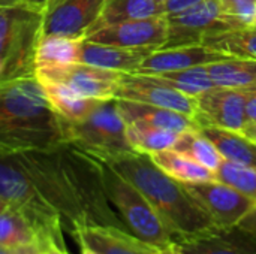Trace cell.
I'll use <instances>...</instances> for the list:
<instances>
[{
	"label": "cell",
	"mask_w": 256,
	"mask_h": 254,
	"mask_svg": "<svg viewBox=\"0 0 256 254\" xmlns=\"http://www.w3.org/2000/svg\"><path fill=\"white\" fill-rule=\"evenodd\" d=\"M158 1H159V3H165L166 0H158Z\"/></svg>",
	"instance_id": "obj_44"
},
{
	"label": "cell",
	"mask_w": 256,
	"mask_h": 254,
	"mask_svg": "<svg viewBox=\"0 0 256 254\" xmlns=\"http://www.w3.org/2000/svg\"><path fill=\"white\" fill-rule=\"evenodd\" d=\"M200 132L213 142L225 160L256 169V142L242 132L214 126H200Z\"/></svg>",
	"instance_id": "obj_20"
},
{
	"label": "cell",
	"mask_w": 256,
	"mask_h": 254,
	"mask_svg": "<svg viewBox=\"0 0 256 254\" xmlns=\"http://www.w3.org/2000/svg\"><path fill=\"white\" fill-rule=\"evenodd\" d=\"M44 10L0 6V82L34 76L36 49L42 37Z\"/></svg>",
	"instance_id": "obj_4"
},
{
	"label": "cell",
	"mask_w": 256,
	"mask_h": 254,
	"mask_svg": "<svg viewBox=\"0 0 256 254\" xmlns=\"http://www.w3.org/2000/svg\"><path fill=\"white\" fill-rule=\"evenodd\" d=\"M153 162L174 180L190 184V183H204L216 180V174L188 156L176 150H164L154 154H150Z\"/></svg>",
	"instance_id": "obj_24"
},
{
	"label": "cell",
	"mask_w": 256,
	"mask_h": 254,
	"mask_svg": "<svg viewBox=\"0 0 256 254\" xmlns=\"http://www.w3.org/2000/svg\"><path fill=\"white\" fill-rule=\"evenodd\" d=\"M84 39L122 48L156 51L165 46L168 40V16L158 15L105 25L92 30Z\"/></svg>",
	"instance_id": "obj_10"
},
{
	"label": "cell",
	"mask_w": 256,
	"mask_h": 254,
	"mask_svg": "<svg viewBox=\"0 0 256 254\" xmlns=\"http://www.w3.org/2000/svg\"><path fill=\"white\" fill-rule=\"evenodd\" d=\"M166 16L168 40L165 46L201 43L207 34L242 27L224 13L219 0H202L182 13Z\"/></svg>",
	"instance_id": "obj_8"
},
{
	"label": "cell",
	"mask_w": 256,
	"mask_h": 254,
	"mask_svg": "<svg viewBox=\"0 0 256 254\" xmlns=\"http://www.w3.org/2000/svg\"><path fill=\"white\" fill-rule=\"evenodd\" d=\"M158 254H184V253H183L182 250H178V249L176 247V244H172V246H170V247L160 249Z\"/></svg>",
	"instance_id": "obj_39"
},
{
	"label": "cell",
	"mask_w": 256,
	"mask_h": 254,
	"mask_svg": "<svg viewBox=\"0 0 256 254\" xmlns=\"http://www.w3.org/2000/svg\"><path fill=\"white\" fill-rule=\"evenodd\" d=\"M231 55L213 49L204 43H190L178 46H164L152 51L141 63L136 73L153 75L160 72H174L190 69L196 66H206L214 61L230 58Z\"/></svg>",
	"instance_id": "obj_16"
},
{
	"label": "cell",
	"mask_w": 256,
	"mask_h": 254,
	"mask_svg": "<svg viewBox=\"0 0 256 254\" xmlns=\"http://www.w3.org/2000/svg\"><path fill=\"white\" fill-rule=\"evenodd\" d=\"M99 163L104 192L118 213L122 225L135 237L159 249L172 246L176 237L144 195L110 165L100 160Z\"/></svg>",
	"instance_id": "obj_5"
},
{
	"label": "cell",
	"mask_w": 256,
	"mask_h": 254,
	"mask_svg": "<svg viewBox=\"0 0 256 254\" xmlns=\"http://www.w3.org/2000/svg\"><path fill=\"white\" fill-rule=\"evenodd\" d=\"M177 132L152 127L146 124H126V136L130 147L144 154H154L164 150H171L177 139Z\"/></svg>",
	"instance_id": "obj_28"
},
{
	"label": "cell",
	"mask_w": 256,
	"mask_h": 254,
	"mask_svg": "<svg viewBox=\"0 0 256 254\" xmlns=\"http://www.w3.org/2000/svg\"><path fill=\"white\" fill-rule=\"evenodd\" d=\"M226 16L237 21L242 27L254 25L256 16V0H219Z\"/></svg>",
	"instance_id": "obj_31"
},
{
	"label": "cell",
	"mask_w": 256,
	"mask_h": 254,
	"mask_svg": "<svg viewBox=\"0 0 256 254\" xmlns=\"http://www.w3.org/2000/svg\"><path fill=\"white\" fill-rule=\"evenodd\" d=\"M171 150H176V151L188 156L189 159L195 160L196 163L202 165L204 168H207L213 172H216L218 168L220 166V163L224 162L222 154L218 151V148L213 145V142L200 132V129L186 130V132L180 133L176 145Z\"/></svg>",
	"instance_id": "obj_27"
},
{
	"label": "cell",
	"mask_w": 256,
	"mask_h": 254,
	"mask_svg": "<svg viewBox=\"0 0 256 254\" xmlns=\"http://www.w3.org/2000/svg\"><path fill=\"white\" fill-rule=\"evenodd\" d=\"M158 15H165L164 3H159L158 0H106L90 31L123 21L152 18Z\"/></svg>",
	"instance_id": "obj_22"
},
{
	"label": "cell",
	"mask_w": 256,
	"mask_h": 254,
	"mask_svg": "<svg viewBox=\"0 0 256 254\" xmlns=\"http://www.w3.org/2000/svg\"><path fill=\"white\" fill-rule=\"evenodd\" d=\"M14 254H45V247L30 246V247H24V249H16Z\"/></svg>",
	"instance_id": "obj_36"
},
{
	"label": "cell",
	"mask_w": 256,
	"mask_h": 254,
	"mask_svg": "<svg viewBox=\"0 0 256 254\" xmlns=\"http://www.w3.org/2000/svg\"><path fill=\"white\" fill-rule=\"evenodd\" d=\"M246 121L256 123V87L246 88Z\"/></svg>",
	"instance_id": "obj_33"
},
{
	"label": "cell",
	"mask_w": 256,
	"mask_h": 254,
	"mask_svg": "<svg viewBox=\"0 0 256 254\" xmlns=\"http://www.w3.org/2000/svg\"><path fill=\"white\" fill-rule=\"evenodd\" d=\"M116 99L148 103L159 108L177 111L194 118L198 112L196 97L184 94L154 79L153 76L142 73H124Z\"/></svg>",
	"instance_id": "obj_11"
},
{
	"label": "cell",
	"mask_w": 256,
	"mask_h": 254,
	"mask_svg": "<svg viewBox=\"0 0 256 254\" xmlns=\"http://www.w3.org/2000/svg\"><path fill=\"white\" fill-rule=\"evenodd\" d=\"M201 43L231 57L256 60V24L207 34Z\"/></svg>",
	"instance_id": "obj_26"
},
{
	"label": "cell",
	"mask_w": 256,
	"mask_h": 254,
	"mask_svg": "<svg viewBox=\"0 0 256 254\" xmlns=\"http://www.w3.org/2000/svg\"><path fill=\"white\" fill-rule=\"evenodd\" d=\"M206 69L216 87L250 88L256 87V60L230 57L206 64Z\"/></svg>",
	"instance_id": "obj_23"
},
{
	"label": "cell",
	"mask_w": 256,
	"mask_h": 254,
	"mask_svg": "<svg viewBox=\"0 0 256 254\" xmlns=\"http://www.w3.org/2000/svg\"><path fill=\"white\" fill-rule=\"evenodd\" d=\"M2 69H3V66H2V60H0V76H2Z\"/></svg>",
	"instance_id": "obj_43"
},
{
	"label": "cell",
	"mask_w": 256,
	"mask_h": 254,
	"mask_svg": "<svg viewBox=\"0 0 256 254\" xmlns=\"http://www.w3.org/2000/svg\"><path fill=\"white\" fill-rule=\"evenodd\" d=\"M202 0H166L164 3V9H165V15H176V13H182L190 7H194L195 4H198Z\"/></svg>",
	"instance_id": "obj_32"
},
{
	"label": "cell",
	"mask_w": 256,
	"mask_h": 254,
	"mask_svg": "<svg viewBox=\"0 0 256 254\" xmlns=\"http://www.w3.org/2000/svg\"><path fill=\"white\" fill-rule=\"evenodd\" d=\"M200 126L243 132L246 126V88L214 87L196 97Z\"/></svg>",
	"instance_id": "obj_13"
},
{
	"label": "cell",
	"mask_w": 256,
	"mask_h": 254,
	"mask_svg": "<svg viewBox=\"0 0 256 254\" xmlns=\"http://www.w3.org/2000/svg\"><path fill=\"white\" fill-rule=\"evenodd\" d=\"M68 139L102 162L135 151L128 141L126 123L120 114L117 99L102 100L81 121H69Z\"/></svg>",
	"instance_id": "obj_6"
},
{
	"label": "cell",
	"mask_w": 256,
	"mask_h": 254,
	"mask_svg": "<svg viewBox=\"0 0 256 254\" xmlns=\"http://www.w3.org/2000/svg\"><path fill=\"white\" fill-rule=\"evenodd\" d=\"M184 254H256V232L243 226L210 228L196 235L176 240Z\"/></svg>",
	"instance_id": "obj_14"
},
{
	"label": "cell",
	"mask_w": 256,
	"mask_h": 254,
	"mask_svg": "<svg viewBox=\"0 0 256 254\" xmlns=\"http://www.w3.org/2000/svg\"><path fill=\"white\" fill-rule=\"evenodd\" d=\"M123 75V72L108 70L80 61L66 66L38 67L34 70L38 81L58 82L82 97L99 100L116 99Z\"/></svg>",
	"instance_id": "obj_7"
},
{
	"label": "cell",
	"mask_w": 256,
	"mask_h": 254,
	"mask_svg": "<svg viewBox=\"0 0 256 254\" xmlns=\"http://www.w3.org/2000/svg\"><path fill=\"white\" fill-rule=\"evenodd\" d=\"M15 253V250H12V249H6V247H2L0 246V254H14Z\"/></svg>",
	"instance_id": "obj_42"
},
{
	"label": "cell",
	"mask_w": 256,
	"mask_h": 254,
	"mask_svg": "<svg viewBox=\"0 0 256 254\" xmlns=\"http://www.w3.org/2000/svg\"><path fill=\"white\" fill-rule=\"evenodd\" d=\"M150 52H152L150 49H130V48L90 42L84 39L80 48L78 61L108 70L136 73L141 63Z\"/></svg>",
	"instance_id": "obj_18"
},
{
	"label": "cell",
	"mask_w": 256,
	"mask_h": 254,
	"mask_svg": "<svg viewBox=\"0 0 256 254\" xmlns=\"http://www.w3.org/2000/svg\"><path fill=\"white\" fill-rule=\"evenodd\" d=\"M255 24H256V16H255Z\"/></svg>",
	"instance_id": "obj_45"
},
{
	"label": "cell",
	"mask_w": 256,
	"mask_h": 254,
	"mask_svg": "<svg viewBox=\"0 0 256 254\" xmlns=\"http://www.w3.org/2000/svg\"><path fill=\"white\" fill-rule=\"evenodd\" d=\"M45 254H69L66 247L62 246V244H57V243H50L46 247H45Z\"/></svg>",
	"instance_id": "obj_35"
},
{
	"label": "cell",
	"mask_w": 256,
	"mask_h": 254,
	"mask_svg": "<svg viewBox=\"0 0 256 254\" xmlns=\"http://www.w3.org/2000/svg\"><path fill=\"white\" fill-rule=\"evenodd\" d=\"M244 136H248L249 139L255 141L256 142V123H246L243 132H242Z\"/></svg>",
	"instance_id": "obj_38"
},
{
	"label": "cell",
	"mask_w": 256,
	"mask_h": 254,
	"mask_svg": "<svg viewBox=\"0 0 256 254\" xmlns=\"http://www.w3.org/2000/svg\"><path fill=\"white\" fill-rule=\"evenodd\" d=\"M8 207H9V204H8V202H6V201H4V199L0 196V214H2V213H3V211L8 208Z\"/></svg>",
	"instance_id": "obj_41"
},
{
	"label": "cell",
	"mask_w": 256,
	"mask_h": 254,
	"mask_svg": "<svg viewBox=\"0 0 256 254\" xmlns=\"http://www.w3.org/2000/svg\"><path fill=\"white\" fill-rule=\"evenodd\" d=\"M106 0H51L42 16V34L86 37Z\"/></svg>",
	"instance_id": "obj_12"
},
{
	"label": "cell",
	"mask_w": 256,
	"mask_h": 254,
	"mask_svg": "<svg viewBox=\"0 0 256 254\" xmlns=\"http://www.w3.org/2000/svg\"><path fill=\"white\" fill-rule=\"evenodd\" d=\"M216 180L230 184L238 192L256 201V169L225 160L218 168Z\"/></svg>",
	"instance_id": "obj_30"
},
{
	"label": "cell",
	"mask_w": 256,
	"mask_h": 254,
	"mask_svg": "<svg viewBox=\"0 0 256 254\" xmlns=\"http://www.w3.org/2000/svg\"><path fill=\"white\" fill-rule=\"evenodd\" d=\"M240 226H243V228H246V229H250V231H254L256 232V208L240 223Z\"/></svg>",
	"instance_id": "obj_37"
},
{
	"label": "cell",
	"mask_w": 256,
	"mask_h": 254,
	"mask_svg": "<svg viewBox=\"0 0 256 254\" xmlns=\"http://www.w3.org/2000/svg\"><path fill=\"white\" fill-rule=\"evenodd\" d=\"M50 105L52 109L68 121L76 123L84 120L92 114V111L102 102L99 99L82 97L74 90L68 88L63 84L51 81H39Z\"/></svg>",
	"instance_id": "obj_21"
},
{
	"label": "cell",
	"mask_w": 256,
	"mask_h": 254,
	"mask_svg": "<svg viewBox=\"0 0 256 254\" xmlns=\"http://www.w3.org/2000/svg\"><path fill=\"white\" fill-rule=\"evenodd\" d=\"M52 243V241H51ZM50 241L45 238L38 225L21 210L9 205L0 214V246L6 249H24L30 246L46 247Z\"/></svg>",
	"instance_id": "obj_19"
},
{
	"label": "cell",
	"mask_w": 256,
	"mask_h": 254,
	"mask_svg": "<svg viewBox=\"0 0 256 254\" xmlns=\"http://www.w3.org/2000/svg\"><path fill=\"white\" fill-rule=\"evenodd\" d=\"M104 163L110 165L144 195L176 240L196 235L216 226L186 190L184 184L165 174L150 154L132 151Z\"/></svg>",
	"instance_id": "obj_3"
},
{
	"label": "cell",
	"mask_w": 256,
	"mask_h": 254,
	"mask_svg": "<svg viewBox=\"0 0 256 254\" xmlns=\"http://www.w3.org/2000/svg\"><path fill=\"white\" fill-rule=\"evenodd\" d=\"M117 105L126 124H146L177 133L200 129L196 118L180 114L177 111L124 99H117Z\"/></svg>",
	"instance_id": "obj_17"
},
{
	"label": "cell",
	"mask_w": 256,
	"mask_h": 254,
	"mask_svg": "<svg viewBox=\"0 0 256 254\" xmlns=\"http://www.w3.org/2000/svg\"><path fill=\"white\" fill-rule=\"evenodd\" d=\"M218 228L238 226L256 208V201L219 180L184 184Z\"/></svg>",
	"instance_id": "obj_9"
},
{
	"label": "cell",
	"mask_w": 256,
	"mask_h": 254,
	"mask_svg": "<svg viewBox=\"0 0 256 254\" xmlns=\"http://www.w3.org/2000/svg\"><path fill=\"white\" fill-rule=\"evenodd\" d=\"M84 37H66L42 34L36 49V69L48 66H66L78 63L80 48Z\"/></svg>",
	"instance_id": "obj_25"
},
{
	"label": "cell",
	"mask_w": 256,
	"mask_h": 254,
	"mask_svg": "<svg viewBox=\"0 0 256 254\" xmlns=\"http://www.w3.org/2000/svg\"><path fill=\"white\" fill-rule=\"evenodd\" d=\"M150 76L194 97H198L204 91L216 87L206 66H196V67L174 70V72H160V73H153Z\"/></svg>",
	"instance_id": "obj_29"
},
{
	"label": "cell",
	"mask_w": 256,
	"mask_h": 254,
	"mask_svg": "<svg viewBox=\"0 0 256 254\" xmlns=\"http://www.w3.org/2000/svg\"><path fill=\"white\" fill-rule=\"evenodd\" d=\"M51 0H0V6H27L39 10H45Z\"/></svg>",
	"instance_id": "obj_34"
},
{
	"label": "cell",
	"mask_w": 256,
	"mask_h": 254,
	"mask_svg": "<svg viewBox=\"0 0 256 254\" xmlns=\"http://www.w3.org/2000/svg\"><path fill=\"white\" fill-rule=\"evenodd\" d=\"M0 196L62 246L63 231L86 223L124 228L108 208L99 160L72 142L0 154Z\"/></svg>",
	"instance_id": "obj_1"
},
{
	"label": "cell",
	"mask_w": 256,
	"mask_h": 254,
	"mask_svg": "<svg viewBox=\"0 0 256 254\" xmlns=\"http://www.w3.org/2000/svg\"><path fill=\"white\" fill-rule=\"evenodd\" d=\"M80 247H81V253L80 254H99L98 252H94V250H92V249H88L86 246H80Z\"/></svg>",
	"instance_id": "obj_40"
},
{
	"label": "cell",
	"mask_w": 256,
	"mask_h": 254,
	"mask_svg": "<svg viewBox=\"0 0 256 254\" xmlns=\"http://www.w3.org/2000/svg\"><path fill=\"white\" fill-rule=\"evenodd\" d=\"M70 235L80 246H86L99 254H158L160 250L117 225L86 223Z\"/></svg>",
	"instance_id": "obj_15"
},
{
	"label": "cell",
	"mask_w": 256,
	"mask_h": 254,
	"mask_svg": "<svg viewBox=\"0 0 256 254\" xmlns=\"http://www.w3.org/2000/svg\"><path fill=\"white\" fill-rule=\"evenodd\" d=\"M68 124L36 76L0 82V154L69 142Z\"/></svg>",
	"instance_id": "obj_2"
}]
</instances>
